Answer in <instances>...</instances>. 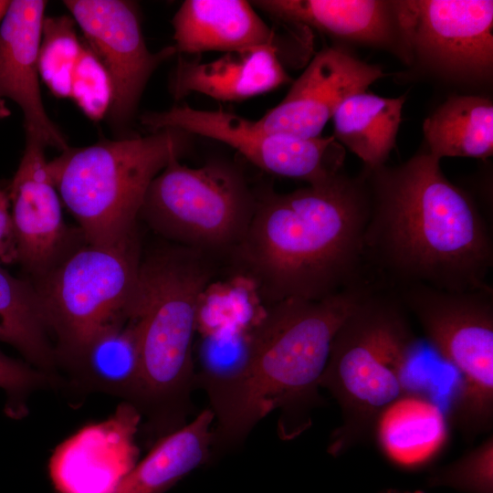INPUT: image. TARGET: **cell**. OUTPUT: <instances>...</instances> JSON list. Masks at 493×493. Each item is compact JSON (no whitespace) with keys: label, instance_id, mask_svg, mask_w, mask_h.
<instances>
[{"label":"cell","instance_id":"cell-33","mask_svg":"<svg viewBox=\"0 0 493 493\" xmlns=\"http://www.w3.org/2000/svg\"><path fill=\"white\" fill-rule=\"evenodd\" d=\"M11 1L0 0V22H2L5 13L10 5Z\"/></svg>","mask_w":493,"mask_h":493},{"label":"cell","instance_id":"cell-27","mask_svg":"<svg viewBox=\"0 0 493 493\" xmlns=\"http://www.w3.org/2000/svg\"><path fill=\"white\" fill-rule=\"evenodd\" d=\"M83 45L75 21L67 16L45 17L37 54L39 77L58 98H68L71 79Z\"/></svg>","mask_w":493,"mask_h":493},{"label":"cell","instance_id":"cell-10","mask_svg":"<svg viewBox=\"0 0 493 493\" xmlns=\"http://www.w3.org/2000/svg\"><path fill=\"white\" fill-rule=\"evenodd\" d=\"M141 122L152 132L177 129L222 142L259 169L313 184L338 173L345 150L334 138L304 139L263 130L255 121L222 110H205L187 105L147 112Z\"/></svg>","mask_w":493,"mask_h":493},{"label":"cell","instance_id":"cell-14","mask_svg":"<svg viewBox=\"0 0 493 493\" xmlns=\"http://www.w3.org/2000/svg\"><path fill=\"white\" fill-rule=\"evenodd\" d=\"M141 420L139 410L125 402L106 420L85 425L63 441L48 463L55 489L112 493L137 463Z\"/></svg>","mask_w":493,"mask_h":493},{"label":"cell","instance_id":"cell-21","mask_svg":"<svg viewBox=\"0 0 493 493\" xmlns=\"http://www.w3.org/2000/svg\"><path fill=\"white\" fill-rule=\"evenodd\" d=\"M210 409L161 437L147 456L137 462L112 493H164L194 469L213 459Z\"/></svg>","mask_w":493,"mask_h":493},{"label":"cell","instance_id":"cell-6","mask_svg":"<svg viewBox=\"0 0 493 493\" xmlns=\"http://www.w3.org/2000/svg\"><path fill=\"white\" fill-rule=\"evenodd\" d=\"M191 134L163 129L145 137L68 148L47 167L85 243L115 244L137 230L153 179L188 148Z\"/></svg>","mask_w":493,"mask_h":493},{"label":"cell","instance_id":"cell-23","mask_svg":"<svg viewBox=\"0 0 493 493\" xmlns=\"http://www.w3.org/2000/svg\"><path fill=\"white\" fill-rule=\"evenodd\" d=\"M67 363L85 387L121 396L132 404L140 375L135 321L129 319L101 331Z\"/></svg>","mask_w":493,"mask_h":493},{"label":"cell","instance_id":"cell-5","mask_svg":"<svg viewBox=\"0 0 493 493\" xmlns=\"http://www.w3.org/2000/svg\"><path fill=\"white\" fill-rule=\"evenodd\" d=\"M415 346L396 291L377 283L337 330L320 379L342 416L330 454L341 455L372 436L379 414L409 390L404 377Z\"/></svg>","mask_w":493,"mask_h":493},{"label":"cell","instance_id":"cell-18","mask_svg":"<svg viewBox=\"0 0 493 493\" xmlns=\"http://www.w3.org/2000/svg\"><path fill=\"white\" fill-rule=\"evenodd\" d=\"M172 24L173 47L180 54L275 45V33L246 0H185Z\"/></svg>","mask_w":493,"mask_h":493},{"label":"cell","instance_id":"cell-25","mask_svg":"<svg viewBox=\"0 0 493 493\" xmlns=\"http://www.w3.org/2000/svg\"><path fill=\"white\" fill-rule=\"evenodd\" d=\"M51 336L33 282L17 278L0 266V341L47 373L58 361Z\"/></svg>","mask_w":493,"mask_h":493},{"label":"cell","instance_id":"cell-32","mask_svg":"<svg viewBox=\"0 0 493 493\" xmlns=\"http://www.w3.org/2000/svg\"><path fill=\"white\" fill-rule=\"evenodd\" d=\"M10 114L11 112L6 107L5 99L0 97V120L7 118Z\"/></svg>","mask_w":493,"mask_h":493},{"label":"cell","instance_id":"cell-24","mask_svg":"<svg viewBox=\"0 0 493 493\" xmlns=\"http://www.w3.org/2000/svg\"><path fill=\"white\" fill-rule=\"evenodd\" d=\"M428 153L443 157L487 159L493 153V104L479 96H455L423 123Z\"/></svg>","mask_w":493,"mask_h":493},{"label":"cell","instance_id":"cell-3","mask_svg":"<svg viewBox=\"0 0 493 493\" xmlns=\"http://www.w3.org/2000/svg\"><path fill=\"white\" fill-rule=\"evenodd\" d=\"M369 284L311 300L287 299L262 308L252 329L247 366L235 383L209 396L215 416L214 458L244 442L255 425L279 412L278 430L293 439L311 424L332 340Z\"/></svg>","mask_w":493,"mask_h":493},{"label":"cell","instance_id":"cell-9","mask_svg":"<svg viewBox=\"0 0 493 493\" xmlns=\"http://www.w3.org/2000/svg\"><path fill=\"white\" fill-rule=\"evenodd\" d=\"M434 351L459 375L450 422L467 437L493 425V288L449 291L424 284L394 288Z\"/></svg>","mask_w":493,"mask_h":493},{"label":"cell","instance_id":"cell-12","mask_svg":"<svg viewBox=\"0 0 493 493\" xmlns=\"http://www.w3.org/2000/svg\"><path fill=\"white\" fill-rule=\"evenodd\" d=\"M64 5L87 40L88 47L107 71L112 89L108 111L112 124H126L135 113L153 71L177 54L173 46L151 52L131 2L67 0Z\"/></svg>","mask_w":493,"mask_h":493},{"label":"cell","instance_id":"cell-29","mask_svg":"<svg viewBox=\"0 0 493 493\" xmlns=\"http://www.w3.org/2000/svg\"><path fill=\"white\" fill-rule=\"evenodd\" d=\"M69 98L92 121H100L108 114L112 99L110 80L88 47L83 46L74 68Z\"/></svg>","mask_w":493,"mask_h":493},{"label":"cell","instance_id":"cell-30","mask_svg":"<svg viewBox=\"0 0 493 493\" xmlns=\"http://www.w3.org/2000/svg\"><path fill=\"white\" fill-rule=\"evenodd\" d=\"M47 380L46 372L0 351V388L6 393L5 412L8 416L25 415L26 396Z\"/></svg>","mask_w":493,"mask_h":493},{"label":"cell","instance_id":"cell-15","mask_svg":"<svg viewBox=\"0 0 493 493\" xmlns=\"http://www.w3.org/2000/svg\"><path fill=\"white\" fill-rule=\"evenodd\" d=\"M384 74L339 47L320 51L274 108L256 123L263 130L310 139L320 137L328 121L349 96L366 91Z\"/></svg>","mask_w":493,"mask_h":493},{"label":"cell","instance_id":"cell-28","mask_svg":"<svg viewBox=\"0 0 493 493\" xmlns=\"http://www.w3.org/2000/svg\"><path fill=\"white\" fill-rule=\"evenodd\" d=\"M428 485L463 493H493L492 435L458 459L433 472Z\"/></svg>","mask_w":493,"mask_h":493},{"label":"cell","instance_id":"cell-17","mask_svg":"<svg viewBox=\"0 0 493 493\" xmlns=\"http://www.w3.org/2000/svg\"><path fill=\"white\" fill-rule=\"evenodd\" d=\"M290 81L272 45L229 52L208 62L179 57L169 89L176 100L196 92L217 100L239 101Z\"/></svg>","mask_w":493,"mask_h":493},{"label":"cell","instance_id":"cell-31","mask_svg":"<svg viewBox=\"0 0 493 493\" xmlns=\"http://www.w3.org/2000/svg\"><path fill=\"white\" fill-rule=\"evenodd\" d=\"M17 263V246L6 192L0 188V264Z\"/></svg>","mask_w":493,"mask_h":493},{"label":"cell","instance_id":"cell-1","mask_svg":"<svg viewBox=\"0 0 493 493\" xmlns=\"http://www.w3.org/2000/svg\"><path fill=\"white\" fill-rule=\"evenodd\" d=\"M369 213L363 174L340 173L286 194L258 189L253 217L228 266L262 308L376 283L365 252Z\"/></svg>","mask_w":493,"mask_h":493},{"label":"cell","instance_id":"cell-4","mask_svg":"<svg viewBox=\"0 0 493 493\" xmlns=\"http://www.w3.org/2000/svg\"><path fill=\"white\" fill-rule=\"evenodd\" d=\"M218 267L215 258L171 243L142 257L130 317L140 351L132 404L159 437L184 425L193 412L199 309Z\"/></svg>","mask_w":493,"mask_h":493},{"label":"cell","instance_id":"cell-22","mask_svg":"<svg viewBox=\"0 0 493 493\" xmlns=\"http://www.w3.org/2000/svg\"><path fill=\"white\" fill-rule=\"evenodd\" d=\"M404 98L366 91L346 98L332 116L334 138L362 160L366 169L384 165L395 145Z\"/></svg>","mask_w":493,"mask_h":493},{"label":"cell","instance_id":"cell-20","mask_svg":"<svg viewBox=\"0 0 493 493\" xmlns=\"http://www.w3.org/2000/svg\"><path fill=\"white\" fill-rule=\"evenodd\" d=\"M372 436L393 465L417 469L446 447L449 419L429 396L407 390L379 414Z\"/></svg>","mask_w":493,"mask_h":493},{"label":"cell","instance_id":"cell-8","mask_svg":"<svg viewBox=\"0 0 493 493\" xmlns=\"http://www.w3.org/2000/svg\"><path fill=\"white\" fill-rule=\"evenodd\" d=\"M142 257L136 230L115 244H82L33 283L57 360L68 362L96 335L130 319Z\"/></svg>","mask_w":493,"mask_h":493},{"label":"cell","instance_id":"cell-34","mask_svg":"<svg viewBox=\"0 0 493 493\" xmlns=\"http://www.w3.org/2000/svg\"><path fill=\"white\" fill-rule=\"evenodd\" d=\"M380 493H425L421 490H404V489H398V488H387L384 490H382Z\"/></svg>","mask_w":493,"mask_h":493},{"label":"cell","instance_id":"cell-19","mask_svg":"<svg viewBox=\"0 0 493 493\" xmlns=\"http://www.w3.org/2000/svg\"><path fill=\"white\" fill-rule=\"evenodd\" d=\"M250 3L256 9L283 22L309 26L344 40L387 47L400 37L392 1L256 0Z\"/></svg>","mask_w":493,"mask_h":493},{"label":"cell","instance_id":"cell-13","mask_svg":"<svg viewBox=\"0 0 493 493\" xmlns=\"http://www.w3.org/2000/svg\"><path fill=\"white\" fill-rule=\"evenodd\" d=\"M45 146L26 139L24 154L7 193L17 263L38 281L85 243L64 221L60 197L47 171Z\"/></svg>","mask_w":493,"mask_h":493},{"label":"cell","instance_id":"cell-7","mask_svg":"<svg viewBox=\"0 0 493 493\" xmlns=\"http://www.w3.org/2000/svg\"><path fill=\"white\" fill-rule=\"evenodd\" d=\"M179 158L153 179L139 217L171 244L226 260L247 231L257 190L230 162L211 160L193 168Z\"/></svg>","mask_w":493,"mask_h":493},{"label":"cell","instance_id":"cell-2","mask_svg":"<svg viewBox=\"0 0 493 493\" xmlns=\"http://www.w3.org/2000/svg\"><path fill=\"white\" fill-rule=\"evenodd\" d=\"M370 196L368 265L384 287L424 284L449 291L490 287L489 224L427 152L404 163L365 170Z\"/></svg>","mask_w":493,"mask_h":493},{"label":"cell","instance_id":"cell-16","mask_svg":"<svg viewBox=\"0 0 493 493\" xmlns=\"http://www.w3.org/2000/svg\"><path fill=\"white\" fill-rule=\"evenodd\" d=\"M47 2L14 0L0 25V97L22 110L26 139L60 151L68 148L47 116L39 89L37 54Z\"/></svg>","mask_w":493,"mask_h":493},{"label":"cell","instance_id":"cell-26","mask_svg":"<svg viewBox=\"0 0 493 493\" xmlns=\"http://www.w3.org/2000/svg\"><path fill=\"white\" fill-rule=\"evenodd\" d=\"M254 324L226 323L200 331L194 385L204 389L208 397L235 383L245 372Z\"/></svg>","mask_w":493,"mask_h":493},{"label":"cell","instance_id":"cell-11","mask_svg":"<svg viewBox=\"0 0 493 493\" xmlns=\"http://www.w3.org/2000/svg\"><path fill=\"white\" fill-rule=\"evenodd\" d=\"M404 47L433 71L484 79L493 68V2L392 1Z\"/></svg>","mask_w":493,"mask_h":493}]
</instances>
